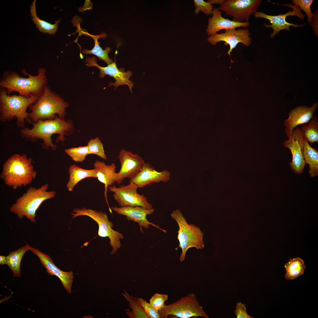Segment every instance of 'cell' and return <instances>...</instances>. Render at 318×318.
Listing matches in <instances>:
<instances>
[{
  "mask_svg": "<svg viewBox=\"0 0 318 318\" xmlns=\"http://www.w3.org/2000/svg\"><path fill=\"white\" fill-rule=\"evenodd\" d=\"M32 124L33 126L32 129L26 127L21 128L20 132L21 136L32 142H36L38 140H42L41 145L45 150L50 148L54 150L57 148L56 145L53 143L52 135L58 134L59 135L56 138V142L58 143L61 141L64 144L65 136L72 135L75 130L72 120H65L58 116L53 119L40 120Z\"/></svg>",
  "mask_w": 318,
  "mask_h": 318,
  "instance_id": "6da1fadb",
  "label": "cell"
},
{
  "mask_svg": "<svg viewBox=\"0 0 318 318\" xmlns=\"http://www.w3.org/2000/svg\"><path fill=\"white\" fill-rule=\"evenodd\" d=\"M37 72V75L33 76L28 73L25 69H23L21 73L28 76L25 78L16 72L5 71L0 79V87L5 88L8 95L15 92L20 95L27 97L33 95L39 97L48 82L46 69L39 67Z\"/></svg>",
  "mask_w": 318,
  "mask_h": 318,
  "instance_id": "7a4b0ae2",
  "label": "cell"
},
{
  "mask_svg": "<svg viewBox=\"0 0 318 318\" xmlns=\"http://www.w3.org/2000/svg\"><path fill=\"white\" fill-rule=\"evenodd\" d=\"M32 161L25 154L11 156L3 165L1 178L6 185L14 189L29 185L37 174Z\"/></svg>",
  "mask_w": 318,
  "mask_h": 318,
  "instance_id": "3957f363",
  "label": "cell"
},
{
  "mask_svg": "<svg viewBox=\"0 0 318 318\" xmlns=\"http://www.w3.org/2000/svg\"><path fill=\"white\" fill-rule=\"evenodd\" d=\"M69 105L47 85L37 100L29 107L31 111L29 117L30 124L40 120L53 119L57 116L64 118Z\"/></svg>",
  "mask_w": 318,
  "mask_h": 318,
  "instance_id": "277c9868",
  "label": "cell"
},
{
  "mask_svg": "<svg viewBox=\"0 0 318 318\" xmlns=\"http://www.w3.org/2000/svg\"><path fill=\"white\" fill-rule=\"evenodd\" d=\"M39 97H27L19 95H8L6 89L0 87V120L2 122L16 119V124L19 128L25 127V122L29 124V113L27 108L33 104Z\"/></svg>",
  "mask_w": 318,
  "mask_h": 318,
  "instance_id": "5b68a950",
  "label": "cell"
},
{
  "mask_svg": "<svg viewBox=\"0 0 318 318\" xmlns=\"http://www.w3.org/2000/svg\"><path fill=\"white\" fill-rule=\"evenodd\" d=\"M49 184L45 183L40 187H30L26 192L18 198L10 208L11 212L19 219L25 217L32 223H35L36 212L44 201L53 198L56 193L48 191Z\"/></svg>",
  "mask_w": 318,
  "mask_h": 318,
  "instance_id": "8992f818",
  "label": "cell"
},
{
  "mask_svg": "<svg viewBox=\"0 0 318 318\" xmlns=\"http://www.w3.org/2000/svg\"><path fill=\"white\" fill-rule=\"evenodd\" d=\"M171 216L176 221L179 226L177 237L179 243L178 247L181 249L182 251L180 260L183 261L185 259L187 250L190 248L194 247L197 249H203V234L199 227L194 224L188 223L179 209L173 211Z\"/></svg>",
  "mask_w": 318,
  "mask_h": 318,
  "instance_id": "52a82bcc",
  "label": "cell"
},
{
  "mask_svg": "<svg viewBox=\"0 0 318 318\" xmlns=\"http://www.w3.org/2000/svg\"><path fill=\"white\" fill-rule=\"evenodd\" d=\"M73 219L78 216H85L89 217L95 221L99 227L98 235L101 237H108L110 244L112 249L110 254H115L120 248V240L124 238L123 235L118 231L114 230L112 223L109 221L107 214L104 212L82 207L76 208L71 213Z\"/></svg>",
  "mask_w": 318,
  "mask_h": 318,
  "instance_id": "ba28073f",
  "label": "cell"
},
{
  "mask_svg": "<svg viewBox=\"0 0 318 318\" xmlns=\"http://www.w3.org/2000/svg\"><path fill=\"white\" fill-rule=\"evenodd\" d=\"M160 318H166L170 315L180 318L209 317L197 300L196 295L190 293L179 299L166 305L158 311Z\"/></svg>",
  "mask_w": 318,
  "mask_h": 318,
  "instance_id": "9c48e42d",
  "label": "cell"
},
{
  "mask_svg": "<svg viewBox=\"0 0 318 318\" xmlns=\"http://www.w3.org/2000/svg\"><path fill=\"white\" fill-rule=\"evenodd\" d=\"M107 188L110 191L113 193V197L120 207L141 206L148 209L153 208L147 198L138 193V187L132 182H129L127 185L116 187L113 184Z\"/></svg>",
  "mask_w": 318,
  "mask_h": 318,
  "instance_id": "30bf717a",
  "label": "cell"
},
{
  "mask_svg": "<svg viewBox=\"0 0 318 318\" xmlns=\"http://www.w3.org/2000/svg\"><path fill=\"white\" fill-rule=\"evenodd\" d=\"M260 0H227L218 8L232 16L233 21L249 22L250 16L257 12L261 1Z\"/></svg>",
  "mask_w": 318,
  "mask_h": 318,
  "instance_id": "8fae6325",
  "label": "cell"
},
{
  "mask_svg": "<svg viewBox=\"0 0 318 318\" xmlns=\"http://www.w3.org/2000/svg\"><path fill=\"white\" fill-rule=\"evenodd\" d=\"M250 33L247 29H225V32L221 34L216 33L209 36L207 39L209 43L213 45H215L218 42H224L225 46L229 45V49L226 53L228 54L231 59V64L235 62L231 59V53L233 49L236 48L239 43L243 44L245 46L248 47L251 43V38L249 37Z\"/></svg>",
  "mask_w": 318,
  "mask_h": 318,
  "instance_id": "7c38bea8",
  "label": "cell"
},
{
  "mask_svg": "<svg viewBox=\"0 0 318 318\" xmlns=\"http://www.w3.org/2000/svg\"><path fill=\"white\" fill-rule=\"evenodd\" d=\"M288 138L283 145L290 150L292 154V161L289 163L290 167L295 173L299 174L303 172L306 164L304 155V137L301 129L295 128Z\"/></svg>",
  "mask_w": 318,
  "mask_h": 318,
  "instance_id": "4fadbf2b",
  "label": "cell"
},
{
  "mask_svg": "<svg viewBox=\"0 0 318 318\" xmlns=\"http://www.w3.org/2000/svg\"><path fill=\"white\" fill-rule=\"evenodd\" d=\"M86 65L88 67L95 66L98 68L100 70L99 76L100 77L104 78L106 75H108L113 77L115 80L114 83L110 82L108 86H113L115 89L120 85H126L129 87L132 92V88L134 86L133 82L129 80L133 74L130 71L125 72L123 68L118 69L117 67L115 60L106 67H102L97 63L96 58L94 57L91 58L86 57L85 60Z\"/></svg>",
  "mask_w": 318,
  "mask_h": 318,
  "instance_id": "5bb4252c",
  "label": "cell"
},
{
  "mask_svg": "<svg viewBox=\"0 0 318 318\" xmlns=\"http://www.w3.org/2000/svg\"><path fill=\"white\" fill-rule=\"evenodd\" d=\"M118 158L121 168L117 173L116 182L118 184L121 183L126 178L130 179L133 177L142 169L145 163L139 155L124 149L120 151Z\"/></svg>",
  "mask_w": 318,
  "mask_h": 318,
  "instance_id": "9a60e30c",
  "label": "cell"
},
{
  "mask_svg": "<svg viewBox=\"0 0 318 318\" xmlns=\"http://www.w3.org/2000/svg\"><path fill=\"white\" fill-rule=\"evenodd\" d=\"M287 6L292 8L293 11L290 10L285 14H280L278 15H269L261 12H256L254 15L256 18H261L269 20L271 25L264 24V26L267 28H271L273 29V32L271 34V37L272 38L281 30L285 29L289 31V27L293 26L295 27L302 26L305 24L299 25L290 23L286 21V17L289 16H296L301 19L304 18V16L300 11L299 7L296 5L291 4Z\"/></svg>",
  "mask_w": 318,
  "mask_h": 318,
  "instance_id": "2e32d148",
  "label": "cell"
},
{
  "mask_svg": "<svg viewBox=\"0 0 318 318\" xmlns=\"http://www.w3.org/2000/svg\"><path fill=\"white\" fill-rule=\"evenodd\" d=\"M30 250L38 256L41 264L46 269L48 274L51 276H56L59 278L67 292L71 293L73 279V272H65L61 270L54 264L51 257L39 249L31 247Z\"/></svg>",
  "mask_w": 318,
  "mask_h": 318,
  "instance_id": "e0dca14e",
  "label": "cell"
},
{
  "mask_svg": "<svg viewBox=\"0 0 318 318\" xmlns=\"http://www.w3.org/2000/svg\"><path fill=\"white\" fill-rule=\"evenodd\" d=\"M318 107V104L315 102L311 107L298 106L289 112L288 117L284 121L285 132L288 138L297 126L308 122L313 118V113Z\"/></svg>",
  "mask_w": 318,
  "mask_h": 318,
  "instance_id": "ac0fdd59",
  "label": "cell"
},
{
  "mask_svg": "<svg viewBox=\"0 0 318 318\" xmlns=\"http://www.w3.org/2000/svg\"><path fill=\"white\" fill-rule=\"evenodd\" d=\"M111 208L117 213L125 216L127 220H131L134 222L137 223L140 226V231L142 233H143V232L142 227L148 229L150 227V225L165 232L166 231L160 228L159 226L150 222L147 220V216L150 215L154 212V210L153 208L148 209L141 206H130L122 207L112 206Z\"/></svg>",
  "mask_w": 318,
  "mask_h": 318,
  "instance_id": "d6986e66",
  "label": "cell"
},
{
  "mask_svg": "<svg viewBox=\"0 0 318 318\" xmlns=\"http://www.w3.org/2000/svg\"><path fill=\"white\" fill-rule=\"evenodd\" d=\"M170 172L166 170L159 172L149 163H145L142 169L130 179L138 188H142L154 183L166 182L170 179Z\"/></svg>",
  "mask_w": 318,
  "mask_h": 318,
  "instance_id": "ffe728a7",
  "label": "cell"
},
{
  "mask_svg": "<svg viewBox=\"0 0 318 318\" xmlns=\"http://www.w3.org/2000/svg\"><path fill=\"white\" fill-rule=\"evenodd\" d=\"M212 16L208 19V24L206 32L208 36L214 34L218 31L229 29H235L239 27L246 28L249 25V22H239L225 19L221 16V12L218 8H214Z\"/></svg>",
  "mask_w": 318,
  "mask_h": 318,
  "instance_id": "44dd1931",
  "label": "cell"
},
{
  "mask_svg": "<svg viewBox=\"0 0 318 318\" xmlns=\"http://www.w3.org/2000/svg\"><path fill=\"white\" fill-rule=\"evenodd\" d=\"M94 168L96 170L97 178L101 183L105 185V195L106 201L109 207L107 199L106 191L108 186L113 185L116 182L117 173L115 172L116 166L114 163L107 165L104 162L98 160L93 163Z\"/></svg>",
  "mask_w": 318,
  "mask_h": 318,
  "instance_id": "7402d4cb",
  "label": "cell"
},
{
  "mask_svg": "<svg viewBox=\"0 0 318 318\" xmlns=\"http://www.w3.org/2000/svg\"><path fill=\"white\" fill-rule=\"evenodd\" d=\"M68 170L69 179L66 187L70 191H73L75 185L82 180L87 178H97L96 170L95 168L85 169L73 164L70 166Z\"/></svg>",
  "mask_w": 318,
  "mask_h": 318,
  "instance_id": "603a6c76",
  "label": "cell"
},
{
  "mask_svg": "<svg viewBox=\"0 0 318 318\" xmlns=\"http://www.w3.org/2000/svg\"><path fill=\"white\" fill-rule=\"evenodd\" d=\"M31 247L26 243L25 246L16 250L10 252L6 256V265L13 272L14 277L21 276L20 267L22 259L25 253L30 250Z\"/></svg>",
  "mask_w": 318,
  "mask_h": 318,
  "instance_id": "cb8c5ba5",
  "label": "cell"
},
{
  "mask_svg": "<svg viewBox=\"0 0 318 318\" xmlns=\"http://www.w3.org/2000/svg\"><path fill=\"white\" fill-rule=\"evenodd\" d=\"M36 0H34L30 6L32 20L40 32L49 34H54L57 30L58 24L60 22L61 19H59L56 21L54 24H52L40 19L37 16L36 13Z\"/></svg>",
  "mask_w": 318,
  "mask_h": 318,
  "instance_id": "d4e9b609",
  "label": "cell"
},
{
  "mask_svg": "<svg viewBox=\"0 0 318 318\" xmlns=\"http://www.w3.org/2000/svg\"><path fill=\"white\" fill-rule=\"evenodd\" d=\"M304 155L306 164L309 165V173L310 177L318 175V152L309 145L304 138Z\"/></svg>",
  "mask_w": 318,
  "mask_h": 318,
  "instance_id": "484cf974",
  "label": "cell"
},
{
  "mask_svg": "<svg viewBox=\"0 0 318 318\" xmlns=\"http://www.w3.org/2000/svg\"><path fill=\"white\" fill-rule=\"evenodd\" d=\"M284 267L286 271L285 277L288 280H293L301 275L306 269L304 261L298 257L290 259L285 264Z\"/></svg>",
  "mask_w": 318,
  "mask_h": 318,
  "instance_id": "4316f807",
  "label": "cell"
},
{
  "mask_svg": "<svg viewBox=\"0 0 318 318\" xmlns=\"http://www.w3.org/2000/svg\"><path fill=\"white\" fill-rule=\"evenodd\" d=\"M126 300L129 303V306L132 310L126 309L125 311L130 318H149L138 300V298L130 295L125 291L122 293Z\"/></svg>",
  "mask_w": 318,
  "mask_h": 318,
  "instance_id": "83f0119b",
  "label": "cell"
},
{
  "mask_svg": "<svg viewBox=\"0 0 318 318\" xmlns=\"http://www.w3.org/2000/svg\"><path fill=\"white\" fill-rule=\"evenodd\" d=\"M308 125L303 126L301 130L304 138L311 144L318 142V118L313 116Z\"/></svg>",
  "mask_w": 318,
  "mask_h": 318,
  "instance_id": "f1b7e54d",
  "label": "cell"
},
{
  "mask_svg": "<svg viewBox=\"0 0 318 318\" xmlns=\"http://www.w3.org/2000/svg\"><path fill=\"white\" fill-rule=\"evenodd\" d=\"M93 38L95 40V43L93 48L91 50L83 49L82 51V53L85 54H94L98 57L100 59L103 60L108 64L113 62V60L109 58L108 55L111 51L110 48L106 47L105 50H103L100 47L99 43L97 41V38L95 37H93Z\"/></svg>",
  "mask_w": 318,
  "mask_h": 318,
  "instance_id": "f546056e",
  "label": "cell"
},
{
  "mask_svg": "<svg viewBox=\"0 0 318 318\" xmlns=\"http://www.w3.org/2000/svg\"><path fill=\"white\" fill-rule=\"evenodd\" d=\"M64 152L72 160L77 162H82L89 154L87 145L67 148L65 149Z\"/></svg>",
  "mask_w": 318,
  "mask_h": 318,
  "instance_id": "4dcf8cb0",
  "label": "cell"
},
{
  "mask_svg": "<svg viewBox=\"0 0 318 318\" xmlns=\"http://www.w3.org/2000/svg\"><path fill=\"white\" fill-rule=\"evenodd\" d=\"M89 154L96 155L101 158L107 159V156L103 148V144L99 138L97 137L92 139L87 143Z\"/></svg>",
  "mask_w": 318,
  "mask_h": 318,
  "instance_id": "1f68e13d",
  "label": "cell"
},
{
  "mask_svg": "<svg viewBox=\"0 0 318 318\" xmlns=\"http://www.w3.org/2000/svg\"><path fill=\"white\" fill-rule=\"evenodd\" d=\"M168 299L166 294L155 293L151 297L149 303L155 309L159 311L165 306V302Z\"/></svg>",
  "mask_w": 318,
  "mask_h": 318,
  "instance_id": "d6a6232c",
  "label": "cell"
},
{
  "mask_svg": "<svg viewBox=\"0 0 318 318\" xmlns=\"http://www.w3.org/2000/svg\"><path fill=\"white\" fill-rule=\"evenodd\" d=\"M312 0H293V3L297 6L300 9L303 10L306 13L307 17V21L312 23L313 17L314 16L311 12V6L313 2Z\"/></svg>",
  "mask_w": 318,
  "mask_h": 318,
  "instance_id": "836d02e7",
  "label": "cell"
},
{
  "mask_svg": "<svg viewBox=\"0 0 318 318\" xmlns=\"http://www.w3.org/2000/svg\"><path fill=\"white\" fill-rule=\"evenodd\" d=\"M195 5V12L198 14L199 11L203 12L207 15H212L213 6L208 1L206 2L203 0H194Z\"/></svg>",
  "mask_w": 318,
  "mask_h": 318,
  "instance_id": "e575fe53",
  "label": "cell"
},
{
  "mask_svg": "<svg viewBox=\"0 0 318 318\" xmlns=\"http://www.w3.org/2000/svg\"><path fill=\"white\" fill-rule=\"evenodd\" d=\"M138 298L139 302L149 318H160L158 311L155 309L149 303L142 298Z\"/></svg>",
  "mask_w": 318,
  "mask_h": 318,
  "instance_id": "d590c367",
  "label": "cell"
},
{
  "mask_svg": "<svg viewBox=\"0 0 318 318\" xmlns=\"http://www.w3.org/2000/svg\"><path fill=\"white\" fill-rule=\"evenodd\" d=\"M246 304L239 302L236 303L234 312L237 318H252L253 317L249 315L246 311Z\"/></svg>",
  "mask_w": 318,
  "mask_h": 318,
  "instance_id": "8d00e7d4",
  "label": "cell"
},
{
  "mask_svg": "<svg viewBox=\"0 0 318 318\" xmlns=\"http://www.w3.org/2000/svg\"><path fill=\"white\" fill-rule=\"evenodd\" d=\"M212 5L213 4H218L221 5L226 0H209Z\"/></svg>",
  "mask_w": 318,
  "mask_h": 318,
  "instance_id": "74e56055",
  "label": "cell"
},
{
  "mask_svg": "<svg viewBox=\"0 0 318 318\" xmlns=\"http://www.w3.org/2000/svg\"><path fill=\"white\" fill-rule=\"evenodd\" d=\"M0 264L1 265H6V256L2 255L0 256Z\"/></svg>",
  "mask_w": 318,
  "mask_h": 318,
  "instance_id": "f35d334b",
  "label": "cell"
}]
</instances>
